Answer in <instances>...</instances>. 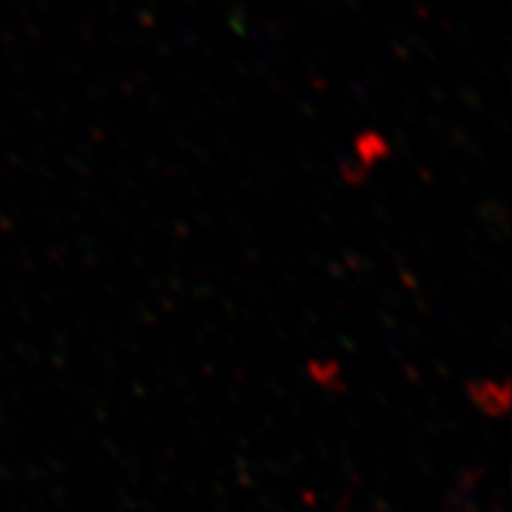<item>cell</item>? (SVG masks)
Returning a JSON list of instances; mask_svg holds the SVG:
<instances>
[]
</instances>
